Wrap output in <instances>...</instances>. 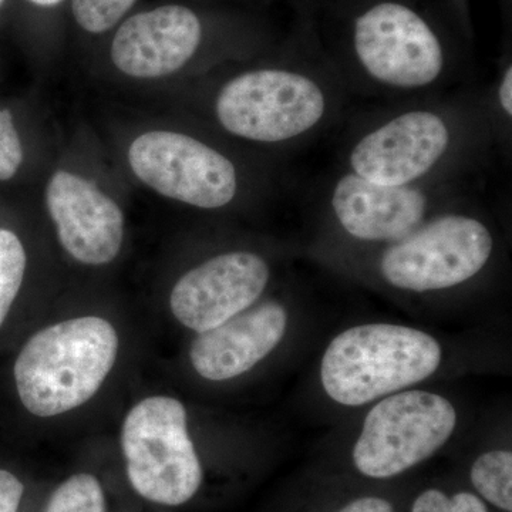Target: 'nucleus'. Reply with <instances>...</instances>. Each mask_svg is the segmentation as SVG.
<instances>
[{
  "mask_svg": "<svg viewBox=\"0 0 512 512\" xmlns=\"http://www.w3.org/2000/svg\"><path fill=\"white\" fill-rule=\"evenodd\" d=\"M23 160L22 143L9 111L0 110V181L9 180Z\"/></svg>",
  "mask_w": 512,
  "mask_h": 512,
  "instance_id": "20",
  "label": "nucleus"
},
{
  "mask_svg": "<svg viewBox=\"0 0 512 512\" xmlns=\"http://www.w3.org/2000/svg\"><path fill=\"white\" fill-rule=\"evenodd\" d=\"M302 64L248 70L229 80L215 113L232 136L261 144H291L311 136L330 113L325 84Z\"/></svg>",
  "mask_w": 512,
  "mask_h": 512,
  "instance_id": "4",
  "label": "nucleus"
},
{
  "mask_svg": "<svg viewBox=\"0 0 512 512\" xmlns=\"http://www.w3.org/2000/svg\"><path fill=\"white\" fill-rule=\"evenodd\" d=\"M335 22L343 57L379 89L424 92L450 73L456 42L421 0H342Z\"/></svg>",
  "mask_w": 512,
  "mask_h": 512,
  "instance_id": "1",
  "label": "nucleus"
},
{
  "mask_svg": "<svg viewBox=\"0 0 512 512\" xmlns=\"http://www.w3.org/2000/svg\"><path fill=\"white\" fill-rule=\"evenodd\" d=\"M121 447L131 487L144 500L178 507L200 490L202 467L180 400L154 396L134 406L124 421Z\"/></svg>",
  "mask_w": 512,
  "mask_h": 512,
  "instance_id": "5",
  "label": "nucleus"
},
{
  "mask_svg": "<svg viewBox=\"0 0 512 512\" xmlns=\"http://www.w3.org/2000/svg\"><path fill=\"white\" fill-rule=\"evenodd\" d=\"M3 2H5V0H0V5H2Z\"/></svg>",
  "mask_w": 512,
  "mask_h": 512,
  "instance_id": "26",
  "label": "nucleus"
},
{
  "mask_svg": "<svg viewBox=\"0 0 512 512\" xmlns=\"http://www.w3.org/2000/svg\"><path fill=\"white\" fill-rule=\"evenodd\" d=\"M493 252L490 228L473 215L454 212L431 218L390 244L379 269L384 281L400 291H444L480 274Z\"/></svg>",
  "mask_w": 512,
  "mask_h": 512,
  "instance_id": "6",
  "label": "nucleus"
},
{
  "mask_svg": "<svg viewBox=\"0 0 512 512\" xmlns=\"http://www.w3.org/2000/svg\"><path fill=\"white\" fill-rule=\"evenodd\" d=\"M137 0H72L74 19L89 33L107 32Z\"/></svg>",
  "mask_w": 512,
  "mask_h": 512,
  "instance_id": "18",
  "label": "nucleus"
},
{
  "mask_svg": "<svg viewBox=\"0 0 512 512\" xmlns=\"http://www.w3.org/2000/svg\"><path fill=\"white\" fill-rule=\"evenodd\" d=\"M119 336L97 316L64 320L26 342L15 363L20 400L37 417H53L89 402L117 359Z\"/></svg>",
  "mask_w": 512,
  "mask_h": 512,
  "instance_id": "2",
  "label": "nucleus"
},
{
  "mask_svg": "<svg viewBox=\"0 0 512 512\" xmlns=\"http://www.w3.org/2000/svg\"><path fill=\"white\" fill-rule=\"evenodd\" d=\"M269 278L268 262L254 252L215 256L181 276L171 292V311L195 332L217 328L254 305Z\"/></svg>",
  "mask_w": 512,
  "mask_h": 512,
  "instance_id": "10",
  "label": "nucleus"
},
{
  "mask_svg": "<svg viewBox=\"0 0 512 512\" xmlns=\"http://www.w3.org/2000/svg\"><path fill=\"white\" fill-rule=\"evenodd\" d=\"M457 128L434 109L402 111L365 131L348 151L350 173L380 185H417L453 150Z\"/></svg>",
  "mask_w": 512,
  "mask_h": 512,
  "instance_id": "8",
  "label": "nucleus"
},
{
  "mask_svg": "<svg viewBox=\"0 0 512 512\" xmlns=\"http://www.w3.org/2000/svg\"><path fill=\"white\" fill-rule=\"evenodd\" d=\"M440 343L423 330L367 323L329 343L320 382L333 402L357 407L429 379L441 363Z\"/></svg>",
  "mask_w": 512,
  "mask_h": 512,
  "instance_id": "3",
  "label": "nucleus"
},
{
  "mask_svg": "<svg viewBox=\"0 0 512 512\" xmlns=\"http://www.w3.org/2000/svg\"><path fill=\"white\" fill-rule=\"evenodd\" d=\"M128 163L134 174L158 194L192 207L217 210L237 195L234 163L187 134H143L131 144Z\"/></svg>",
  "mask_w": 512,
  "mask_h": 512,
  "instance_id": "9",
  "label": "nucleus"
},
{
  "mask_svg": "<svg viewBox=\"0 0 512 512\" xmlns=\"http://www.w3.org/2000/svg\"><path fill=\"white\" fill-rule=\"evenodd\" d=\"M431 192L417 185H380L346 171L330 190V208L350 237L365 242L400 241L426 220Z\"/></svg>",
  "mask_w": 512,
  "mask_h": 512,
  "instance_id": "13",
  "label": "nucleus"
},
{
  "mask_svg": "<svg viewBox=\"0 0 512 512\" xmlns=\"http://www.w3.org/2000/svg\"><path fill=\"white\" fill-rule=\"evenodd\" d=\"M204 22L181 5L137 13L117 30L111 59L117 69L138 79H156L190 62L204 40Z\"/></svg>",
  "mask_w": 512,
  "mask_h": 512,
  "instance_id": "11",
  "label": "nucleus"
},
{
  "mask_svg": "<svg viewBox=\"0 0 512 512\" xmlns=\"http://www.w3.org/2000/svg\"><path fill=\"white\" fill-rule=\"evenodd\" d=\"M60 244L76 261L104 265L119 255L124 217L119 205L79 175L57 171L46 191Z\"/></svg>",
  "mask_w": 512,
  "mask_h": 512,
  "instance_id": "12",
  "label": "nucleus"
},
{
  "mask_svg": "<svg viewBox=\"0 0 512 512\" xmlns=\"http://www.w3.org/2000/svg\"><path fill=\"white\" fill-rule=\"evenodd\" d=\"M26 269L22 242L8 229H0V326L15 302Z\"/></svg>",
  "mask_w": 512,
  "mask_h": 512,
  "instance_id": "17",
  "label": "nucleus"
},
{
  "mask_svg": "<svg viewBox=\"0 0 512 512\" xmlns=\"http://www.w3.org/2000/svg\"><path fill=\"white\" fill-rule=\"evenodd\" d=\"M29 2L35 3L37 6H43V8H49V6L59 5L63 0H29Z\"/></svg>",
  "mask_w": 512,
  "mask_h": 512,
  "instance_id": "25",
  "label": "nucleus"
},
{
  "mask_svg": "<svg viewBox=\"0 0 512 512\" xmlns=\"http://www.w3.org/2000/svg\"><path fill=\"white\" fill-rule=\"evenodd\" d=\"M288 320V311L279 302L238 313L217 328L198 333L190 350L192 367L211 382L244 375L281 343Z\"/></svg>",
  "mask_w": 512,
  "mask_h": 512,
  "instance_id": "14",
  "label": "nucleus"
},
{
  "mask_svg": "<svg viewBox=\"0 0 512 512\" xmlns=\"http://www.w3.org/2000/svg\"><path fill=\"white\" fill-rule=\"evenodd\" d=\"M456 426V409L440 394H389L367 413L353 447V463L366 477L399 476L437 453Z\"/></svg>",
  "mask_w": 512,
  "mask_h": 512,
  "instance_id": "7",
  "label": "nucleus"
},
{
  "mask_svg": "<svg viewBox=\"0 0 512 512\" xmlns=\"http://www.w3.org/2000/svg\"><path fill=\"white\" fill-rule=\"evenodd\" d=\"M412 512H488L477 495L457 493L448 497L443 491L430 488L413 503Z\"/></svg>",
  "mask_w": 512,
  "mask_h": 512,
  "instance_id": "19",
  "label": "nucleus"
},
{
  "mask_svg": "<svg viewBox=\"0 0 512 512\" xmlns=\"http://www.w3.org/2000/svg\"><path fill=\"white\" fill-rule=\"evenodd\" d=\"M45 512H106V495L92 474H74L56 488Z\"/></svg>",
  "mask_w": 512,
  "mask_h": 512,
  "instance_id": "16",
  "label": "nucleus"
},
{
  "mask_svg": "<svg viewBox=\"0 0 512 512\" xmlns=\"http://www.w3.org/2000/svg\"><path fill=\"white\" fill-rule=\"evenodd\" d=\"M25 487L18 477L0 468V512H18Z\"/></svg>",
  "mask_w": 512,
  "mask_h": 512,
  "instance_id": "21",
  "label": "nucleus"
},
{
  "mask_svg": "<svg viewBox=\"0 0 512 512\" xmlns=\"http://www.w3.org/2000/svg\"><path fill=\"white\" fill-rule=\"evenodd\" d=\"M451 8L456 13L457 19H460L461 25L467 22V2L466 0H451Z\"/></svg>",
  "mask_w": 512,
  "mask_h": 512,
  "instance_id": "24",
  "label": "nucleus"
},
{
  "mask_svg": "<svg viewBox=\"0 0 512 512\" xmlns=\"http://www.w3.org/2000/svg\"><path fill=\"white\" fill-rule=\"evenodd\" d=\"M336 512H396L389 501L380 497H362L346 504Z\"/></svg>",
  "mask_w": 512,
  "mask_h": 512,
  "instance_id": "22",
  "label": "nucleus"
},
{
  "mask_svg": "<svg viewBox=\"0 0 512 512\" xmlns=\"http://www.w3.org/2000/svg\"><path fill=\"white\" fill-rule=\"evenodd\" d=\"M471 483L477 493L505 512H512V454L493 450L481 454L471 467Z\"/></svg>",
  "mask_w": 512,
  "mask_h": 512,
  "instance_id": "15",
  "label": "nucleus"
},
{
  "mask_svg": "<svg viewBox=\"0 0 512 512\" xmlns=\"http://www.w3.org/2000/svg\"><path fill=\"white\" fill-rule=\"evenodd\" d=\"M498 104L501 110L508 119L512 116V66L508 64L501 77L500 84H498Z\"/></svg>",
  "mask_w": 512,
  "mask_h": 512,
  "instance_id": "23",
  "label": "nucleus"
}]
</instances>
